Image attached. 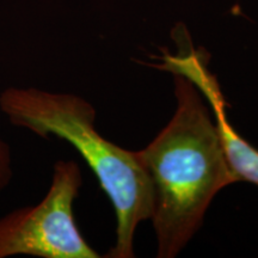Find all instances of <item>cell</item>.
Returning <instances> with one entry per match:
<instances>
[{
  "label": "cell",
  "mask_w": 258,
  "mask_h": 258,
  "mask_svg": "<svg viewBox=\"0 0 258 258\" xmlns=\"http://www.w3.org/2000/svg\"><path fill=\"white\" fill-rule=\"evenodd\" d=\"M173 76L175 115L144 150L137 151L152 183L151 219L159 258L176 257L201 227L215 195L239 182L199 89L184 76Z\"/></svg>",
  "instance_id": "cell-1"
},
{
  "label": "cell",
  "mask_w": 258,
  "mask_h": 258,
  "mask_svg": "<svg viewBox=\"0 0 258 258\" xmlns=\"http://www.w3.org/2000/svg\"><path fill=\"white\" fill-rule=\"evenodd\" d=\"M0 111L15 127L44 139H62L76 148L115 209L116 244L106 256L134 257L135 230L152 217V183L135 151L124 150L98 133L91 103L73 93L9 86L0 92Z\"/></svg>",
  "instance_id": "cell-2"
},
{
  "label": "cell",
  "mask_w": 258,
  "mask_h": 258,
  "mask_svg": "<svg viewBox=\"0 0 258 258\" xmlns=\"http://www.w3.org/2000/svg\"><path fill=\"white\" fill-rule=\"evenodd\" d=\"M83 184L74 160L54 165L49 189L41 202L0 218V258H99L74 220L73 205Z\"/></svg>",
  "instance_id": "cell-3"
},
{
  "label": "cell",
  "mask_w": 258,
  "mask_h": 258,
  "mask_svg": "<svg viewBox=\"0 0 258 258\" xmlns=\"http://www.w3.org/2000/svg\"><path fill=\"white\" fill-rule=\"evenodd\" d=\"M175 38L178 43V51L176 54L164 51L158 57L160 63L154 64V67L172 74L184 76L206 97L214 112L226 158L235 176L239 182L243 180L258 186V150L241 138L228 121L226 111L227 103L217 77L208 70L207 51L202 48H194L185 30L175 34Z\"/></svg>",
  "instance_id": "cell-4"
},
{
  "label": "cell",
  "mask_w": 258,
  "mask_h": 258,
  "mask_svg": "<svg viewBox=\"0 0 258 258\" xmlns=\"http://www.w3.org/2000/svg\"><path fill=\"white\" fill-rule=\"evenodd\" d=\"M14 178V156L11 146L0 137V198Z\"/></svg>",
  "instance_id": "cell-5"
}]
</instances>
